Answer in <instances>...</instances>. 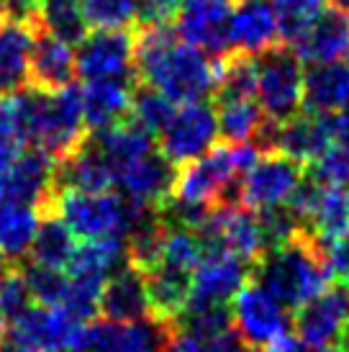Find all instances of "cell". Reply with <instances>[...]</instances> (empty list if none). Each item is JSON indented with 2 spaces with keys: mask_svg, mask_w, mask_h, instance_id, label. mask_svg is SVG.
Here are the masks:
<instances>
[{
  "mask_svg": "<svg viewBox=\"0 0 349 352\" xmlns=\"http://www.w3.org/2000/svg\"><path fill=\"white\" fill-rule=\"evenodd\" d=\"M5 263H8V260H5V257H3V252H0V275L8 270V265H5Z\"/></svg>",
  "mask_w": 349,
  "mask_h": 352,
  "instance_id": "46",
  "label": "cell"
},
{
  "mask_svg": "<svg viewBox=\"0 0 349 352\" xmlns=\"http://www.w3.org/2000/svg\"><path fill=\"white\" fill-rule=\"evenodd\" d=\"M257 62V103L262 113L278 124L303 111V59L293 47L278 44L254 57Z\"/></svg>",
  "mask_w": 349,
  "mask_h": 352,
  "instance_id": "4",
  "label": "cell"
},
{
  "mask_svg": "<svg viewBox=\"0 0 349 352\" xmlns=\"http://www.w3.org/2000/svg\"><path fill=\"white\" fill-rule=\"evenodd\" d=\"M90 137V129L82 113V90L67 88L57 96H44L41 126L36 147L44 149L54 162L75 155Z\"/></svg>",
  "mask_w": 349,
  "mask_h": 352,
  "instance_id": "10",
  "label": "cell"
},
{
  "mask_svg": "<svg viewBox=\"0 0 349 352\" xmlns=\"http://www.w3.org/2000/svg\"><path fill=\"white\" fill-rule=\"evenodd\" d=\"M280 44L272 0H234L229 19V52L257 57Z\"/></svg>",
  "mask_w": 349,
  "mask_h": 352,
  "instance_id": "17",
  "label": "cell"
},
{
  "mask_svg": "<svg viewBox=\"0 0 349 352\" xmlns=\"http://www.w3.org/2000/svg\"><path fill=\"white\" fill-rule=\"evenodd\" d=\"M5 19L41 26V0H5Z\"/></svg>",
  "mask_w": 349,
  "mask_h": 352,
  "instance_id": "42",
  "label": "cell"
},
{
  "mask_svg": "<svg viewBox=\"0 0 349 352\" xmlns=\"http://www.w3.org/2000/svg\"><path fill=\"white\" fill-rule=\"evenodd\" d=\"M57 162L39 147H26L19 160L0 175V204L34 206L39 214L54 211Z\"/></svg>",
  "mask_w": 349,
  "mask_h": 352,
  "instance_id": "9",
  "label": "cell"
},
{
  "mask_svg": "<svg viewBox=\"0 0 349 352\" xmlns=\"http://www.w3.org/2000/svg\"><path fill=\"white\" fill-rule=\"evenodd\" d=\"M5 19V0H0V21Z\"/></svg>",
  "mask_w": 349,
  "mask_h": 352,
  "instance_id": "47",
  "label": "cell"
},
{
  "mask_svg": "<svg viewBox=\"0 0 349 352\" xmlns=\"http://www.w3.org/2000/svg\"><path fill=\"white\" fill-rule=\"evenodd\" d=\"M39 221L41 214L34 206L0 204V252L8 265H21L29 260Z\"/></svg>",
  "mask_w": 349,
  "mask_h": 352,
  "instance_id": "28",
  "label": "cell"
},
{
  "mask_svg": "<svg viewBox=\"0 0 349 352\" xmlns=\"http://www.w3.org/2000/svg\"><path fill=\"white\" fill-rule=\"evenodd\" d=\"M232 316L236 332L247 347L270 350L272 344L293 334V322L280 303L275 301L257 280H247L234 296Z\"/></svg>",
  "mask_w": 349,
  "mask_h": 352,
  "instance_id": "6",
  "label": "cell"
},
{
  "mask_svg": "<svg viewBox=\"0 0 349 352\" xmlns=\"http://www.w3.org/2000/svg\"><path fill=\"white\" fill-rule=\"evenodd\" d=\"M180 13V0H139V26H172Z\"/></svg>",
  "mask_w": 349,
  "mask_h": 352,
  "instance_id": "41",
  "label": "cell"
},
{
  "mask_svg": "<svg viewBox=\"0 0 349 352\" xmlns=\"http://www.w3.org/2000/svg\"><path fill=\"white\" fill-rule=\"evenodd\" d=\"M293 50L311 65L339 62L349 54V16L337 6H326Z\"/></svg>",
  "mask_w": 349,
  "mask_h": 352,
  "instance_id": "23",
  "label": "cell"
},
{
  "mask_svg": "<svg viewBox=\"0 0 349 352\" xmlns=\"http://www.w3.org/2000/svg\"><path fill=\"white\" fill-rule=\"evenodd\" d=\"M331 6H337L339 10H344L349 16V0H331Z\"/></svg>",
  "mask_w": 349,
  "mask_h": 352,
  "instance_id": "45",
  "label": "cell"
},
{
  "mask_svg": "<svg viewBox=\"0 0 349 352\" xmlns=\"http://www.w3.org/2000/svg\"><path fill=\"white\" fill-rule=\"evenodd\" d=\"M234 0H185L174 31L177 36L201 50L211 59L229 54V19H232Z\"/></svg>",
  "mask_w": 349,
  "mask_h": 352,
  "instance_id": "13",
  "label": "cell"
},
{
  "mask_svg": "<svg viewBox=\"0 0 349 352\" xmlns=\"http://www.w3.org/2000/svg\"><path fill=\"white\" fill-rule=\"evenodd\" d=\"M78 75L85 82L139 78L134 67V31H95L78 50Z\"/></svg>",
  "mask_w": 349,
  "mask_h": 352,
  "instance_id": "14",
  "label": "cell"
},
{
  "mask_svg": "<svg viewBox=\"0 0 349 352\" xmlns=\"http://www.w3.org/2000/svg\"><path fill=\"white\" fill-rule=\"evenodd\" d=\"M334 144L349 152V111L334 116Z\"/></svg>",
  "mask_w": 349,
  "mask_h": 352,
  "instance_id": "44",
  "label": "cell"
},
{
  "mask_svg": "<svg viewBox=\"0 0 349 352\" xmlns=\"http://www.w3.org/2000/svg\"><path fill=\"white\" fill-rule=\"evenodd\" d=\"M174 113H177V108H174V103L167 96H162L159 90L149 88L144 82L136 85L134 96H131L128 116L134 118L139 126H144L152 137H159L165 131Z\"/></svg>",
  "mask_w": 349,
  "mask_h": 352,
  "instance_id": "35",
  "label": "cell"
},
{
  "mask_svg": "<svg viewBox=\"0 0 349 352\" xmlns=\"http://www.w3.org/2000/svg\"><path fill=\"white\" fill-rule=\"evenodd\" d=\"M134 67L139 80L172 103H203L216 90V65L208 54L185 44L174 26L134 29Z\"/></svg>",
  "mask_w": 349,
  "mask_h": 352,
  "instance_id": "1",
  "label": "cell"
},
{
  "mask_svg": "<svg viewBox=\"0 0 349 352\" xmlns=\"http://www.w3.org/2000/svg\"><path fill=\"white\" fill-rule=\"evenodd\" d=\"M41 26L65 44H82L87 39V19L82 0H41Z\"/></svg>",
  "mask_w": 349,
  "mask_h": 352,
  "instance_id": "33",
  "label": "cell"
},
{
  "mask_svg": "<svg viewBox=\"0 0 349 352\" xmlns=\"http://www.w3.org/2000/svg\"><path fill=\"white\" fill-rule=\"evenodd\" d=\"M54 186H57V193H62V190L108 193L111 188L116 186V175H113V167L106 160V155L98 149L93 139L87 137V142L75 155L57 162Z\"/></svg>",
  "mask_w": 349,
  "mask_h": 352,
  "instance_id": "20",
  "label": "cell"
},
{
  "mask_svg": "<svg viewBox=\"0 0 349 352\" xmlns=\"http://www.w3.org/2000/svg\"><path fill=\"white\" fill-rule=\"evenodd\" d=\"M293 334L308 350H337L349 332V288L329 285L324 294L293 311Z\"/></svg>",
  "mask_w": 349,
  "mask_h": 352,
  "instance_id": "11",
  "label": "cell"
},
{
  "mask_svg": "<svg viewBox=\"0 0 349 352\" xmlns=\"http://www.w3.org/2000/svg\"><path fill=\"white\" fill-rule=\"evenodd\" d=\"M306 232L319 242H331L349 232V188L321 186L316 204L311 208Z\"/></svg>",
  "mask_w": 349,
  "mask_h": 352,
  "instance_id": "31",
  "label": "cell"
},
{
  "mask_svg": "<svg viewBox=\"0 0 349 352\" xmlns=\"http://www.w3.org/2000/svg\"><path fill=\"white\" fill-rule=\"evenodd\" d=\"M82 324L49 306H31L0 334V352H82Z\"/></svg>",
  "mask_w": 349,
  "mask_h": 352,
  "instance_id": "5",
  "label": "cell"
},
{
  "mask_svg": "<svg viewBox=\"0 0 349 352\" xmlns=\"http://www.w3.org/2000/svg\"><path fill=\"white\" fill-rule=\"evenodd\" d=\"M100 314L108 322H142L149 319V298H146L144 275L131 265L118 267L103 285Z\"/></svg>",
  "mask_w": 349,
  "mask_h": 352,
  "instance_id": "25",
  "label": "cell"
},
{
  "mask_svg": "<svg viewBox=\"0 0 349 352\" xmlns=\"http://www.w3.org/2000/svg\"><path fill=\"white\" fill-rule=\"evenodd\" d=\"M216 121L223 144H252L257 129L264 121V113L257 100H232L216 103Z\"/></svg>",
  "mask_w": 349,
  "mask_h": 352,
  "instance_id": "32",
  "label": "cell"
},
{
  "mask_svg": "<svg viewBox=\"0 0 349 352\" xmlns=\"http://www.w3.org/2000/svg\"><path fill=\"white\" fill-rule=\"evenodd\" d=\"M203 254H205V245H203V236L198 234V232L167 224L159 265H167V267H174V270H185V273H193L195 267L201 265V260H203Z\"/></svg>",
  "mask_w": 349,
  "mask_h": 352,
  "instance_id": "36",
  "label": "cell"
},
{
  "mask_svg": "<svg viewBox=\"0 0 349 352\" xmlns=\"http://www.w3.org/2000/svg\"><path fill=\"white\" fill-rule=\"evenodd\" d=\"M303 111L313 116H339L349 111V62L339 59L306 69Z\"/></svg>",
  "mask_w": 349,
  "mask_h": 352,
  "instance_id": "19",
  "label": "cell"
},
{
  "mask_svg": "<svg viewBox=\"0 0 349 352\" xmlns=\"http://www.w3.org/2000/svg\"><path fill=\"white\" fill-rule=\"evenodd\" d=\"M331 147H334V116H313L301 111L291 121L280 124L278 152L301 162L303 167L313 165Z\"/></svg>",
  "mask_w": 349,
  "mask_h": 352,
  "instance_id": "22",
  "label": "cell"
},
{
  "mask_svg": "<svg viewBox=\"0 0 349 352\" xmlns=\"http://www.w3.org/2000/svg\"><path fill=\"white\" fill-rule=\"evenodd\" d=\"M319 247L321 254H324V263L331 273V280H337V285H347L349 288V232L331 239V242H319Z\"/></svg>",
  "mask_w": 349,
  "mask_h": 352,
  "instance_id": "40",
  "label": "cell"
},
{
  "mask_svg": "<svg viewBox=\"0 0 349 352\" xmlns=\"http://www.w3.org/2000/svg\"><path fill=\"white\" fill-rule=\"evenodd\" d=\"M203 245L205 254L193 270L190 303L185 311L229 306V301H234V296L239 294V288L252 278V267L242 257L229 252L218 242H203Z\"/></svg>",
  "mask_w": 349,
  "mask_h": 352,
  "instance_id": "7",
  "label": "cell"
},
{
  "mask_svg": "<svg viewBox=\"0 0 349 352\" xmlns=\"http://www.w3.org/2000/svg\"><path fill=\"white\" fill-rule=\"evenodd\" d=\"M142 80L118 78V80H95L82 88V113L90 131H100L118 124L131 111V96Z\"/></svg>",
  "mask_w": 349,
  "mask_h": 352,
  "instance_id": "24",
  "label": "cell"
},
{
  "mask_svg": "<svg viewBox=\"0 0 349 352\" xmlns=\"http://www.w3.org/2000/svg\"><path fill=\"white\" fill-rule=\"evenodd\" d=\"M177 170L159 149L139 157L128 165L116 170V186L121 188V196L142 206L162 208L172 198Z\"/></svg>",
  "mask_w": 349,
  "mask_h": 352,
  "instance_id": "16",
  "label": "cell"
},
{
  "mask_svg": "<svg viewBox=\"0 0 349 352\" xmlns=\"http://www.w3.org/2000/svg\"><path fill=\"white\" fill-rule=\"evenodd\" d=\"M218 139V121H216V106L211 103H190L183 106L159 134L157 149L172 162L183 167L195 162L198 157L211 152Z\"/></svg>",
  "mask_w": 349,
  "mask_h": 352,
  "instance_id": "12",
  "label": "cell"
},
{
  "mask_svg": "<svg viewBox=\"0 0 349 352\" xmlns=\"http://www.w3.org/2000/svg\"><path fill=\"white\" fill-rule=\"evenodd\" d=\"M31 306H34V298L29 294V285H26L21 267L8 265V270L0 275V316H3V322H16Z\"/></svg>",
  "mask_w": 349,
  "mask_h": 352,
  "instance_id": "39",
  "label": "cell"
},
{
  "mask_svg": "<svg viewBox=\"0 0 349 352\" xmlns=\"http://www.w3.org/2000/svg\"><path fill=\"white\" fill-rule=\"evenodd\" d=\"M44 26L0 21V98L29 88V59L36 34Z\"/></svg>",
  "mask_w": 349,
  "mask_h": 352,
  "instance_id": "21",
  "label": "cell"
},
{
  "mask_svg": "<svg viewBox=\"0 0 349 352\" xmlns=\"http://www.w3.org/2000/svg\"><path fill=\"white\" fill-rule=\"evenodd\" d=\"M75 250H78L75 234L59 219L57 211L41 214L39 229H36V236H34V245L29 252V263L54 267V270H67V265L75 257Z\"/></svg>",
  "mask_w": 349,
  "mask_h": 352,
  "instance_id": "29",
  "label": "cell"
},
{
  "mask_svg": "<svg viewBox=\"0 0 349 352\" xmlns=\"http://www.w3.org/2000/svg\"><path fill=\"white\" fill-rule=\"evenodd\" d=\"M216 65V103L257 98V62L244 52H229L214 59Z\"/></svg>",
  "mask_w": 349,
  "mask_h": 352,
  "instance_id": "30",
  "label": "cell"
},
{
  "mask_svg": "<svg viewBox=\"0 0 349 352\" xmlns=\"http://www.w3.org/2000/svg\"><path fill=\"white\" fill-rule=\"evenodd\" d=\"M82 10L98 31H134L139 23V0H82Z\"/></svg>",
  "mask_w": 349,
  "mask_h": 352,
  "instance_id": "38",
  "label": "cell"
},
{
  "mask_svg": "<svg viewBox=\"0 0 349 352\" xmlns=\"http://www.w3.org/2000/svg\"><path fill=\"white\" fill-rule=\"evenodd\" d=\"M172 327L157 319L93 322L85 329L82 352H167Z\"/></svg>",
  "mask_w": 349,
  "mask_h": 352,
  "instance_id": "15",
  "label": "cell"
},
{
  "mask_svg": "<svg viewBox=\"0 0 349 352\" xmlns=\"http://www.w3.org/2000/svg\"><path fill=\"white\" fill-rule=\"evenodd\" d=\"M275 16H278V31L280 44L295 47L306 36V31L313 26V21L326 8L324 0H272Z\"/></svg>",
  "mask_w": 349,
  "mask_h": 352,
  "instance_id": "34",
  "label": "cell"
},
{
  "mask_svg": "<svg viewBox=\"0 0 349 352\" xmlns=\"http://www.w3.org/2000/svg\"><path fill=\"white\" fill-rule=\"evenodd\" d=\"M75 78H78V59L69 44L41 29L31 47L29 88L44 96H57L62 90L72 88Z\"/></svg>",
  "mask_w": 349,
  "mask_h": 352,
  "instance_id": "18",
  "label": "cell"
},
{
  "mask_svg": "<svg viewBox=\"0 0 349 352\" xmlns=\"http://www.w3.org/2000/svg\"><path fill=\"white\" fill-rule=\"evenodd\" d=\"M244 352H267V350H260V347H244Z\"/></svg>",
  "mask_w": 349,
  "mask_h": 352,
  "instance_id": "48",
  "label": "cell"
},
{
  "mask_svg": "<svg viewBox=\"0 0 349 352\" xmlns=\"http://www.w3.org/2000/svg\"><path fill=\"white\" fill-rule=\"evenodd\" d=\"M21 152H23V147H21L16 139L0 137V175H3V173H5L16 160H19Z\"/></svg>",
  "mask_w": 349,
  "mask_h": 352,
  "instance_id": "43",
  "label": "cell"
},
{
  "mask_svg": "<svg viewBox=\"0 0 349 352\" xmlns=\"http://www.w3.org/2000/svg\"><path fill=\"white\" fill-rule=\"evenodd\" d=\"M124 265H126V242L124 239H116V236L113 239H90V242L78 245L75 257L65 273L69 275L72 283L103 291L108 278Z\"/></svg>",
  "mask_w": 349,
  "mask_h": 352,
  "instance_id": "26",
  "label": "cell"
},
{
  "mask_svg": "<svg viewBox=\"0 0 349 352\" xmlns=\"http://www.w3.org/2000/svg\"><path fill=\"white\" fill-rule=\"evenodd\" d=\"M146 298H149V314L152 319L162 324H174L185 314L190 303V285L193 273L174 270L167 265H157L155 270L144 273Z\"/></svg>",
  "mask_w": 349,
  "mask_h": 352,
  "instance_id": "27",
  "label": "cell"
},
{
  "mask_svg": "<svg viewBox=\"0 0 349 352\" xmlns=\"http://www.w3.org/2000/svg\"><path fill=\"white\" fill-rule=\"evenodd\" d=\"M21 273L26 278L31 298L39 306H49V309H59L67 301L69 294V275L65 270H54V267H44V265L34 263H21Z\"/></svg>",
  "mask_w": 349,
  "mask_h": 352,
  "instance_id": "37",
  "label": "cell"
},
{
  "mask_svg": "<svg viewBox=\"0 0 349 352\" xmlns=\"http://www.w3.org/2000/svg\"><path fill=\"white\" fill-rule=\"evenodd\" d=\"M142 204L128 201L118 193H80L62 190L57 193L54 211L80 239H126Z\"/></svg>",
  "mask_w": 349,
  "mask_h": 352,
  "instance_id": "3",
  "label": "cell"
},
{
  "mask_svg": "<svg viewBox=\"0 0 349 352\" xmlns=\"http://www.w3.org/2000/svg\"><path fill=\"white\" fill-rule=\"evenodd\" d=\"M252 280H257L282 309L298 311L303 303L329 288L331 273L319 242L308 232H298L285 245L262 254L252 267Z\"/></svg>",
  "mask_w": 349,
  "mask_h": 352,
  "instance_id": "2",
  "label": "cell"
},
{
  "mask_svg": "<svg viewBox=\"0 0 349 352\" xmlns=\"http://www.w3.org/2000/svg\"><path fill=\"white\" fill-rule=\"evenodd\" d=\"M306 177V167L282 152L257 157L239 183V204L252 211H270L288 206Z\"/></svg>",
  "mask_w": 349,
  "mask_h": 352,
  "instance_id": "8",
  "label": "cell"
}]
</instances>
